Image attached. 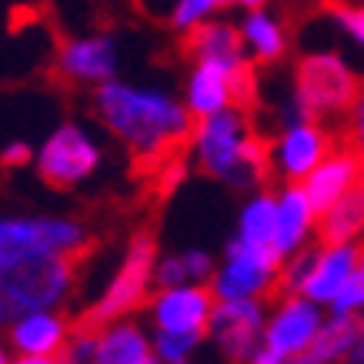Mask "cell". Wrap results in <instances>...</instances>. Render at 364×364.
<instances>
[{
	"mask_svg": "<svg viewBox=\"0 0 364 364\" xmlns=\"http://www.w3.org/2000/svg\"><path fill=\"white\" fill-rule=\"evenodd\" d=\"M334 0H277V21L284 27V33L294 41L301 33V27H308L314 17L328 14Z\"/></svg>",
	"mask_w": 364,
	"mask_h": 364,
	"instance_id": "cell-24",
	"label": "cell"
},
{
	"mask_svg": "<svg viewBox=\"0 0 364 364\" xmlns=\"http://www.w3.org/2000/svg\"><path fill=\"white\" fill-rule=\"evenodd\" d=\"M261 324H264V314H261L257 301L251 298L221 301L214 308V318H210V338L218 341L228 364H244L257 354Z\"/></svg>",
	"mask_w": 364,
	"mask_h": 364,
	"instance_id": "cell-9",
	"label": "cell"
},
{
	"mask_svg": "<svg viewBox=\"0 0 364 364\" xmlns=\"http://www.w3.org/2000/svg\"><path fill=\"white\" fill-rule=\"evenodd\" d=\"M31 157H33L31 144H23V141H14V144H7V147L0 151V167H4V171H14V167H23V164H31Z\"/></svg>",
	"mask_w": 364,
	"mask_h": 364,
	"instance_id": "cell-31",
	"label": "cell"
},
{
	"mask_svg": "<svg viewBox=\"0 0 364 364\" xmlns=\"http://www.w3.org/2000/svg\"><path fill=\"white\" fill-rule=\"evenodd\" d=\"M154 271H157V231H154V224H141L131 234L124 261L117 267V274L111 277L104 298L97 304H90L84 314H77V318L70 321V328L74 331L100 334V331H107V324H114L117 318L144 308Z\"/></svg>",
	"mask_w": 364,
	"mask_h": 364,
	"instance_id": "cell-3",
	"label": "cell"
},
{
	"mask_svg": "<svg viewBox=\"0 0 364 364\" xmlns=\"http://www.w3.org/2000/svg\"><path fill=\"white\" fill-rule=\"evenodd\" d=\"M87 364H97V361H87Z\"/></svg>",
	"mask_w": 364,
	"mask_h": 364,
	"instance_id": "cell-41",
	"label": "cell"
},
{
	"mask_svg": "<svg viewBox=\"0 0 364 364\" xmlns=\"http://www.w3.org/2000/svg\"><path fill=\"white\" fill-rule=\"evenodd\" d=\"M144 364H161V358H147V361H144Z\"/></svg>",
	"mask_w": 364,
	"mask_h": 364,
	"instance_id": "cell-39",
	"label": "cell"
},
{
	"mask_svg": "<svg viewBox=\"0 0 364 364\" xmlns=\"http://www.w3.org/2000/svg\"><path fill=\"white\" fill-rule=\"evenodd\" d=\"M361 231H364V188L358 181L331 210H324V218L318 224V244L321 247H341Z\"/></svg>",
	"mask_w": 364,
	"mask_h": 364,
	"instance_id": "cell-17",
	"label": "cell"
},
{
	"mask_svg": "<svg viewBox=\"0 0 364 364\" xmlns=\"http://www.w3.org/2000/svg\"><path fill=\"white\" fill-rule=\"evenodd\" d=\"M358 257H361V254H358V247H351V244L324 247L301 294H308V301H314V304H328V301H334L338 298V291L344 287V281L351 277Z\"/></svg>",
	"mask_w": 364,
	"mask_h": 364,
	"instance_id": "cell-16",
	"label": "cell"
},
{
	"mask_svg": "<svg viewBox=\"0 0 364 364\" xmlns=\"http://www.w3.org/2000/svg\"><path fill=\"white\" fill-rule=\"evenodd\" d=\"M358 254H361V267H364V247H361V251H358Z\"/></svg>",
	"mask_w": 364,
	"mask_h": 364,
	"instance_id": "cell-40",
	"label": "cell"
},
{
	"mask_svg": "<svg viewBox=\"0 0 364 364\" xmlns=\"http://www.w3.org/2000/svg\"><path fill=\"white\" fill-rule=\"evenodd\" d=\"M97 237L77 221L60 218H0V274L33 257L80 251Z\"/></svg>",
	"mask_w": 364,
	"mask_h": 364,
	"instance_id": "cell-4",
	"label": "cell"
},
{
	"mask_svg": "<svg viewBox=\"0 0 364 364\" xmlns=\"http://www.w3.org/2000/svg\"><path fill=\"white\" fill-rule=\"evenodd\" d=\"M344 144H351L344 127L338 131V127H324V124L314 121L294 124L284 134V141H281V171H284L287 181H304L324 157H331Z\"/></svg>",
	"mask_w": 364,
	"mask_h": 364,
	"instance_id": "cell-11",
	"label": "cell"
},
{
	"mask_svg": "<svg viewBox=\"0 0 364 364\" xmlns=\"http://www.w3.org/2000/svg\"><path fill=\"white\" fill-rule=\"evenodd\" d=\"M361 174H364V147L344 144L331 157H324V161L304 177V194H308L314 214L331 210L334 204L358 184Z\"/></svg>",
	"mask_w": 364,
	"mask_h": 364,
	"instance_id": "cell-12",
	"label": "cell"
},
{
	"mask_svg": "<svg viewBox=\"0 0 364 364\" xmlns=\"http://www.w3.org/2000/svg\"><path fill=\"white\" fill-rule=\"evenodd\" d=\"M321 331V314L314 308V301L304 298H287L281 304V311L274 314V321L267 324L264 344L267 351L294 358L314 341V334Z\"/></svg>",
	"mask_w": 364,
	"mask_h": 364,
	"instance_id": "cell-13",
	"label": "cell"
},
{
	"mask_svg": "<svg viewBox=\"0 0 364 364\" xmlns=\"http://www.w3.org/2000/svg\"><path fill=\"white\" fill-rule=\"evenodd\" d=\"M184 257V267H188V277L191 281H198V284H204L210 277V271H214V264H210V254L204 251H188V254H181Z\"/></svg>",
	"mask_w": 364,
	"mask_h": 364,
	"instance_id": "cell-30",
	"label": "cell"
},
{
	"mask_svg": "<svg viewBox=\"0 0 364 364\" xmlns=\"http://www.w3.org/2000/svg\"><path fill=\"white\" fill-rule=\"evenodd\" d=\"M244 41L247 33L237 31L234 23H191L174 37L171 44V60L177 64H218L234 67L244 60Z\"/></svg>",
	"mask_w": 364,
	"mask_h": 364,
	"instance_id": "cell-10",
	"label": "cell"
},
{
	"mask_svg": "<svg viewBox=\"0 0 364 364\" xmlns=\"http://www.w3.org/2000/svg\"><path fill=\"white\" fill-rule=\"evenodd\" d=\"M244 33L254 44V64L257 67H274L277 60H284V54L291 50V37L284 33L281 21H271L261 11H254L244 23Z\"/></svg>",
	"mask_w": 364,
	"mask_h": 364,
	"instance_id": "cell-21",
	"label": "cell"
},
{
	"mask_svg": "<svg viewBox=\"0 0 364 364\" xmlns=\"http://www.w3.org/2000/svg\"><path fill=\"white\" fill-rule=\"evenodd\" d=\"M311 221H314V208H311L308 194H304V184H291L284 191V198L277 200V237H274L277 251L281 254L298 251Z\"/></svg>",
	"mask_w": 364,
	"mask_h": 364,
	"instance_id": "cell-18",
	"label": "cell"
},
{
	"mask_svg": "<svg viewBox=\"0 0 364 364\" xmlns=\"http://www.w3.org/2000/svg\"><path fill=\"white\" fill-rule=\"evenodd\" d=\"M198 334H171L161 331L157 334V358L167 364H184V358L191 354V348L198 344Z\"/></svg>",
	"mask_w": 364,
	"mask_h": 364,
	"instance_id": "cell-25",
	"label": "cell"
},
{
	"mask_svg": "<svg viewBox=\"0 0 364 364\" xmlns=\"http://www.w3.org/2000/svg\"><path fill=\"white\" fill-rule=\"evenodd\" d=\"M274 237H277V198L271 191H264L241 214V241L254 244V247H274Z\"/></svg>",
	"mask_w": 364,
	"mask_h": 364,
	"instance_id": "cell-22",
	"label": "cell"
},
{
	"mask_svg": "<svg viewBox=\"0 0 364 364\" xmlns=\"http://www.w3.org/2000/svg\"><path fill=\"white\" fill-rule=\"evenodd\" d=\"M154 281H157V287H181L184 281H191L188 267H184V257H164V261H157Z\"/></svg>",
	"mask_w": 364,
	"mask_h": 364,
	"instance_id": "cell-29",
	"label": "cell"
},
{
	"mask_svg": "<svg viewBox=\"0 0 364 364\" xmlns=\"http://www.w3.org/2000/svg\"><path fill=\"white\" fill-rule=\"evenodd\" d=\"M348 134H351V141L358 144V147H364V97H361V104H358V111H354L351 124H348Z\"/></svg>",
	"mask_w": 364,
	"mask_h": 364,
	"instance_id": "cell-32",
	"label": "cell"
},
{
	"mask_svg": "<svg viewBox=\"0 0 364 364\" xmlns=\"http://www.w3.org/2000/svg\"><path fill=\"white\" fill-rule=\"evenodd\" d=\"M214 287H161L147 308L154 314V324L171 334H204L210 331L214 318Z\"/></svg>",
	"mask_w": 364,
	"mask_h": 364,
	"instance_id": "cell-8",
	"label": "cell"
},
{
	"mask_svg": "<svg viewBox=\"0 0 364 364\" xmlns=\"http://www.w3.org/2000/svg\"><path fill=\"white\" fill-rule=\"evenodd\" d=\"M344 364H364V338L358 341V348L348 354V361H344Z\"/></svg>",
	"mask_w": 364,
	"mask_h": 364,
	"instance_id": "cell-35",
	"label": "cell"
},
{
	"mask_svg": "<svg viewBox=\"0 0 364 364\" xmlns=\"http://www.w3.org/2000/svg\"><path fill=\"white\" fill-rule=\"evenodd\" d=\"M364 338V314H334L328 324H321L314 341L287 364H334L348 358Z\"/></svg>",
	"mask_w": 364,
	"mask_h": 364,
	"instance_id": "cell-14",
	"label": "cell"
},
{
	"mask_svg": "<svg viewBox=\"0 0 364 364\" xmlns=\"http://www.w3.org/2000/svg\"><path fill=\"white\" fill-rule=\"evenodd\" d=\"M331 304H334V314H354V311L364 308V267L351 271V277L344 281V287L338 291V298Z\"/></svg>",
	"mask_w": 364,
	"mask_h": 364,
	"instance_id": "cell-26",
	"label": "cell"
},
{
	"mask_svg": "<svg viewBox=\"0 0 364 364\" xmlns=\"http://www.w3.org/2000/svg\"><path fill=\"white\" fill-rule=\"evenodd\" d=\"M114 74V44L111 37H87L74 41L57 31L54 33V57L47 67V84L60 94H77L90 84H107Z\"/></svg>",
	"mask_w": 364,
	"mask_h": 364,
	"instance_id": "cell-5",
	"label": "cell"
},
{
	"mask_svg": "<svg viewBox=\"0 0 364 364\" xmlns=\"http://www.w3.org/2000/svg\"><path fill=\"white\" fill-rule=\"evenodd\" d=\"M364 97V77L338 54H301L294 60V104L304 121L348 127Z\"/></svg>",
	"mask_w": 364,
	"mask_h": 364,
	"instance_id": "cell-2",
	"label": "cell"
},
{
	"mask_svg": "<svg viewBox=\"0 0 364 364\" xmlns=\"http://www.w3.org/2000/svg\"><path fill=\"white\" fill-rule=\"evenodd\" d=\"M328 17L341 23L348 33H354L364 44V4H351V0H334L328 7Z\"/></svg>",
	"mask_w": 364,
	"mask_h": 364,
	"instance_id": "cell-27",
	"label": "cell"
},
{
	"mask_svg": "<svg viewBox=\"0 0 364 364\" xmlns=\"http://www.w3.org/2000/svg\"><path fill=\"white\" fill-rule=\"evenodd\" d=\"M228 104V64L208 60V64L194 67L191 77V111L198 117L218 114Z\"/></svg>",
	"mask_w": 364,
	"mask_h": 364,
	"instance_id": "cell-20",
	"label": "cell"
},
{
	"mask_svg": "<svg viewBox=\"0 0 364 364\" xmlns=\"http://www.w3.org/2000/svg\"><path fill=\"white\" fill-rule=\"evenodd\" d=\"M11 364H64V358H60V354H44V358H41V354H21V358Z\"/></svg>",
	"mask_w": 364,
	"mask_h": 364,
	"instance_id": "cell-33",
	"label": "cell"
},
{
	"mask_svg": "<svg viewBox=\"0 0 364 364\" xmlns=\"http://www.w3.org/2000/svg\"><path fill=\"white\" fill-rule=\"evenodd\" d=\"M228 104L231 111H237L241 117L257 121L261 111V87H257V64L254 60H237L234 67H228Z\"/></svg>",
	"mask_w": 364,
	"mask_h": 364,
	"instance_id": "cell-23",
	"label": "cell"
},
{
	"mask_svg": "<svg viewBox=\"0 0 364 364\" xmlns=\"http://www.w3.org/2000/svg\"><path fill=\"white\" fill-rule=\"evenodd\" d=\"M204 11H214L210 0H177L171 17H167V27H171V31H184V27H191Z\"/></svg>",
	"mask_w": 364,
	"mask_h": 364,
	"instance_id": "cell-28",
	"label": "cell"
},
{
	"mask_svg": "<svg viewBox=\"0 0 364 364\" xmlns=\"http://www.w3.org/2000/svg\"><path fill=\"white\" fill-rule=\"evenodd\" d=\"M251 127V117H241L237 111H218L200 117L198 127V167L200 174L218 177L234 188H247L241 167V144Z\"/></svg>",
	"mask_w": 364,
	"mask_h": 364,
	"instance_id": "cell-6",
	"label": "cell"
},
{
	"mask_svg": "<svg viewBox=\"0 0 364 364\" xmlns=\"http://www.w3.org/2000/svg\"><path fill=\"white\" fill-rule=\"evenodd\" d=\"M97 161H100V151L87 141V134L80 127H74V124H64L41 147L37 174H41V181L47 188L70 191L74 184H80L84 177H90L97 171Z\"/></svg>",
	"mask_w": 364,
	"mask_h": 364,
	"instance_id": "cell-7",
	"label": "cell"
},
{
	"mask_svg": "<svg viewBox=\"0 0 364 364\" xmlns=\"http://www.w3.org/2000/svg\"><path fill=\"white\" fill-rule=\"evenodd\" d=\"M94 254H97V241L80 251L33 257L27 264L0 274V324H14L33 311H50L54 304H60Z\"/></svg>",
	"mask_w": 364,
	"mask_h": 364,
	"instance_id": "cell-1",
	"label": "cell"
},
{
	"mask_svg": "<svg viewBox=\"0 0 364 364\" xmlns=\"http://www.w3.org/2000/svg\"><path fill=\"white\" fill-rule=\"evenodd\" d=\"M70 338V321H60L57 314L33 311L27 318L11 324V344L21 354H60Z\"/></svg>",
	"mask_w": 364,
	"mask_h": 364,
	"instance_id": "cell-15",
	"label": "cell"
},
{
	"mask_svg": "<svg viewBox=\"0 0 364 364\" xmlns=\"http://www.w3.org/2000/svg\"><path fill=\"white\" fill-rule=\"evenodd\" d=\"M247 364H287V358H284V354H274V351H267V348H264V351L254 354Z\"/></svg>",
	"mask_w": 364,
	"mask_h": 364,
	"instance_id": "cell-34",
	"label": "cell"
},
{
	"mask_svg": "<svg viewBox=\"0 0 364 364\" xmlns=\"http://www.w3.org/2000/svg\"><path fill=\"white\" fill-rule=\"evenodd\" d=\"M151 358L147 351V341L137 324H114L107 331H100V341H97V364H144Z\"/></svg>",
	"mask_w": 364,
	"mask_h": 364,
	"instance_id": "cell-19",
	"label": "cell"
},
{
	"mask_svg": "<svg viewBox=\"0 0 364 364\" xmlns=\"http://www.w3.org/2000/svg\"><path fill=\"white\" fill-rule=\"evenodd\" d=\"M0 364H11V361H7V351H4V344H0Z\"/></svg>",
	"mask_w": 364,
	"mask_h": 364,
	"instance_id": "cell-38",
	"label": "cell"
},
{
	"mask_svg": "<svg viewBox=\"0 0 364 364\" xmlns=\"http://www.w3.org/2000/svg\"><path fill=\"white\" fill-rule=\"evenodd\" d=\"M234 4H241V7H251V11H261L267 0H234Z\"/></svg>",
	"mask_w": 364,
	"mask_h": 364,
	"instance_id": "cell-36",
	"label": "cell"
},
{
	"mask_svg": "<svg viewBox=\"0 0 364 364\" xmlns=\"http://www.w3.org/2000/svg\"><path fill=\"white\" fill-rule=\"evenodd\" d=\"M210 4H214V11H228V7H231L234 0H210Z\"/></svg>",
	"mask_w": 364,
	"mask_h": 364,
	"instance_id": "cell-37",
	"label": "cell"
}]
</instances>
